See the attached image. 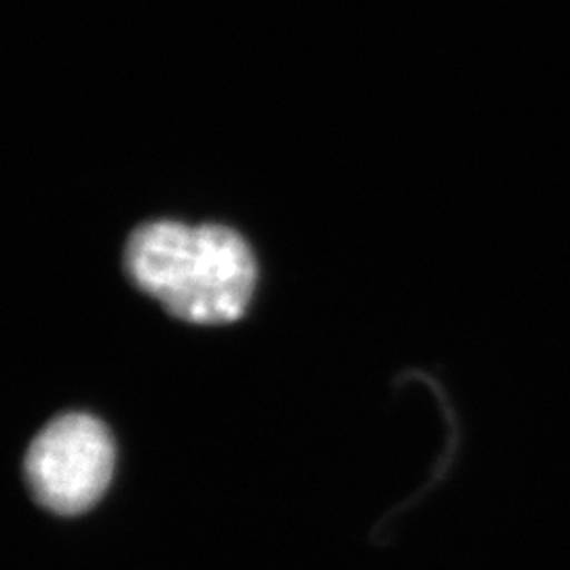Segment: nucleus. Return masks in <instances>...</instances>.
<instances>
[{
  "label": "nucleus",
  "mask_w": 570,
  "mask_h": 570,
  "mask_svg": "<svg viewBox=\"0 0 570 570\" xmlns=\"http://www.w3.org/2000/svg\"><path fill=\"white\" fill-rule=\"evenodd\" d=\"M125 271L167 313L199 326L239 320L256 285L249 245L220 225L140 226L125 245Z\"/></svg>",
  "instance_id": "nucleus-1"
},
{
  "label": "nucleus",
  "mask_w": 570,
  "mask_h": 570,
  "mask_svg": "<svg viewBox=\"0 0 570 570\" xmlns=\"http://www.w3.org/2000/svg\"><path fill=\"white\" fill-rule=\"evenodd\" d=\"M23 471L42 508L79 515L102 499L112 480V435L89 414H61L32 440Z\"/></svg>",
  "instance_id": "nucleus-2"
}]
</instances>
